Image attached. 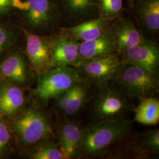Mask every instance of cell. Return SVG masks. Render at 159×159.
<instances>
[{"label": "cell", "instance_id": "cell-9", "mask_svg": "<svg viewBox=\"0 0 159 159\" xmlns=\"http://www.w3.org/2000/svg\"><path fill=\"white\" fill-rule=\"evenodd\" d=\"M31 79V67L20 50L16 48L0 61V79L20 87L29 84Z\"/></svg>", "mask_w": 159, "mask_h": 159}, {"label": "cell", "instance_id": "cell-7", "mask_svg": "<svg viewBox=\"0 0 159 159\" xmlns=\"http://www.w3.org/2000/svg\"><path fill=\"white\" fill-rule=\"evenodd\" d=\"M120 65L119 57L110 54L84 60L77 69L83 82L100 88L112 81Z\"/></svg>", "mask_w": 159, "mask_h": 159}, {"label": "cell", "instance_id": "cell-4", "mask_svg": "<svg viewBox=\"0 0 159 159\" xmlns=\"http://www.w3.org/2000/svg\"><path fill=\"white\" fill-rule=\"evenodd\" d=\"M111 81L129 98L140 100L159 93L158 73L130 64L121 63Z\"/></svg>", "mask_w": 159, "mask_h": 159}, {"label": "cell", "instance_id": "cell-14", "mask_svg": "<svg viewBox=\"0 0 159 159\" xmlns=\"http://www.w3.org/2000/svg\"><path fill=\"white\" fill-rule=\"evenodd\" d=\"M63 18L75 24L98 17V0H58Z\"/></svg>", "mask_w": 159, "mask_h": 159}, {"label": "cell", "instance_id": "cell-22", "mask_svg": "<svg viewBox=\"0 0 159 159\" xmlns=\"http://www.w3.org/2000/svg\"><path fill=\"white\" fill-rule=\"evenodd\" d=\"M32 147L29 155L30 159H67L59 145L50 139L43 140Z\"/></svg>", "mask_w": 159, "mask_h": 159}, {"label": "cell", "instance_id": "cell-28", "mask_svg": "<svg viewBox=\"0 0 159 159\" xmlns=\"http://www.w3.org/2000/svg\"><path fill=\"white\" fill-rule=\"evenodd\" d=\"M127 1H130V2H134V1H136V0H127Z\"/></svg>", "mask_w": 159, "mask_h": 159}, {"label": "cell", "instance_id": "cell-6", "mask_svg": "<svg viewBox=\"0 0 159 159\" xmlns=\"http://www.w3.org/2000/svg\"><path fill=\"white\" fill-rule=\"evenodd\" d=\"M83 81L77 68L57 66L49 69L39 77L35 95L43 103H47L54 97Z\"/></svg>", "mask_w": 159, "mask_h": 159}, {"label": "cell", "instance_id": "cell-5", "mask_svg": "<svg viewBox=\"0 0 159 159\" xmlns=\"http://www.w3.org/2000/svg\"><path fill=\"white\" fill-rule=\"evenodd\" d=\"M91 111L96 121L125 119L131 108L129 98L115 84L98 88Z\"/></svg>", "mask_w": 159, "mask_h": 159}, {"label": "cell", "instance_id": "cell-27", "mask_svg": "<svg viewBox=\"0 0 159 159\" xmlns=\"http://www.w3.org/2000/svg\"><path fill=\"white\" fill-rule=\"evenodd\" d=\"M12 4L13 0H0V18L11 14Z\"/></svg>", "mask_w": 159, "mask_h": 159}, {"label": "cell", "instance_id": "cell-20", "mask_svg": "<svg viewBox=\"0 0 159 159\" xmlns=\"http://www.w3.org/2000/svg\"><path fill=\"white\" fill-rule=\"evenodd\" d=\"M134 120L144 125H156L159 121V99L154 97L140 99L134 108Z\"/></svg>", "mask_w": 159, "mask_h": 159}, {"label": "cell", "instance_id": "cell-16", "mask_svg": "<svg viewBox=\"0 0 159 159\" xmlns=\"http://www.w3.org/2000/svg\"><path fill=\"white\" fill-rule=\"evenodd\" d=\"M83 129L79 124L69 120H63L57 131L58 145L67 159L77 158Z\"/></svg>", "mask_w": 159, "mask_h": 159}, {"label": "cell", "instance_id": "cell-18", "mask_svg": "<svg viewBox=\"0 0 159 159\" xmlns=\"http://www.w3.org/2000/svg\"><path fill=\"white\" fill-rule=\"evenodd\" d=\"M145 39L129 18H123L115 27V41L118 53L121 54L125 50L140 43Z\"/></svg>", "mask_w": 159, "mask_h": 159}, {"label": "cell", "instance_id": "cell-25", "mask_svg": "<svg viewBox=\"0 0 159 159\" xmlns=\"http://www.w3.org/2000/svg\"><path fill=\"white\" fill-rule=\"evenodd\" d=\"M11 131L4 118L0 116V157L10 150L11 142Z\"/></svg>", "mask_w": 159, "mask_h": 159}, {"label": "cell", "instance_id": "cell-8", "mask_svg": "<svg viewBox=\"0 0 159 159\" xmlns=\"http://www.w3.org/2000/svg\"><path fill=\"white\" fill-rule=\"evenodd\" d=\"M25 40V56L39 77L51 68V37L31 33L23 27Z\"/></svg>", "mask_w": 159, "mask_h": 159}, {"label": "cell", "instance_id": "cell-10", "mask_svg": "<svg viewBox=\"0 0 159 159\" xmlns=\"http://www.w3.org/2000/svg\"><path fill=\"white\" fill-rule=\"evenodd\" d=\"M79 44L61 31L51 37V68L57 66L79 68L84 61L80 54Z\"/></svg>", "mask_w": 159, "mask_h": 159}, {"label": "cell", "instance_id": "cell-15", "mask_svg": "<svg viewBox=\"0 0 159 159\" xmlns=\"http://www.w3.org/2000/svg\"><path fill=\"white\" fill-rule=\"evenodd\" d=\"M79 51L83 61L93 57L116 54L115 27H110L94 39L80 43Z\"/></svg>", "mask_w": 159, "mask_h": 159}, {"label": "cell", "instance_id": "cell-3", "mask_svg": "<svg viewBox=\"0 0 159 159\" xmlns=\"http://www.w3.org/2000/svg\"><path fill=\"white\" fill-rule=\"evenodd\" d=\"M13 118L12 131L18 143L23 146L32 147L43 140L54 136L50 120L38 106L24 107Z\"/></svg>", "mask_w": 159, "mask_h": 159}, {"label": "cell", "instance_id": "cell-24", "mask_svg": "<svg viewBox=\"0 0 159 159\" xmlns=\"http://www.w3.org/2000/svg\"><path fill=\"white\" fill-rule=\"evenodd\" d=\"M123 7V0H98V16L112 21L121 16Z\"/></svg>", "mask_w": 159, "mask_h": 159}, {"label": "cell", "instance_id": "cell-12", "mask_svg": "<svg viewBox=\"0 0 159 159\" xmlns=\"http://www.w3.org/2000/svg\"><path fill=\"white\" fill-rule=\"evenodd\" d=\"M133 3L142 34L146 39L153 41L159 34V0H136Z\"/></svg>", "mask_w": 159, "mask_h": 159}, {"label": "cell", "instance_id": "cell-26", "mask_svg": "<svg viewBox=\"0 0 159 159\" xmlns=\"http://www.w3.org/2000/svg\"><path fill=\"white\" fill-rule=\"evenodd\" d=\"M73 87L66 91H63V93H60L52 99L54 100V107L59 113H63L67 107L71 96Z\"/></svg>", "mask_w": 159, "mask_h": 159}, {"label": "cell", "instance_id": "cell-11", "mask_svg": "<svg viewBox=\"0 0 159 159\" xmlns=\"http://www.w3.org/2000/svg\"><path fill=\"white\" fill-rule=\"evenodd\" d=\"M120 62L133 64L154 73H158L159 46L155 41L146 39L140 43L123 51Z\"/></svg>", "mask_w": 159, "mask_h": 159}, {"label": "cell", "instance_id": "cell-17", "mask_svg": "<svg viewBox=\"0 0 159 159\" xmlns=\"http://www.w3.org/2000/svg\"><path fill=\"white\" fill-rule=\"evenodd\" d=\"M111 21L100 17L86 20L68 28H62L61 31L77 42L81 43L94 39L110 27Z\"/></svg>", "mask_w": 159, "mask_h": 159}, {"label": "cell", "instance_id": "cell-21", "mask_svg": "<svg viewBox=\"0 0 159 159\" xmlns=\"http://www.w3.org/2000/svg\"><path fill=\"white\" fill-rule=\"evenodd\" d=\"M23 34L22 29L11 23L0 21V61L17 48Z\"/></svg>", "mask_w": 159, "mask_h": 159}, {"label": "cell", "instance_id": "cell-2", "mask_svg": "<svg viewBox=\"0 0 159 159\" xmlns=\"http://www.w3.org/2000/svg\"><path fill=\"white\" fill-rule=\"evenodd\" d=\"M13 11L21 27L35 34H46L63 20L58 0H13Z\"/></svg>", "mask_w": 159, "mask_h": 159}, {"label": "cell", "instance_id": "cell-13", "mask_svg": "<svg viewBox=\"0 0 159 159\" xmlns=\"http://www.w3.org/2000/svg\"><path fill=\"white\" fill-rule=\"evenodd\" d=\"M25 97L22 87L1 80L0 81V116H16L25 107Z\"/></svg>", "mask_w": 159, "mask_h": 159}, {"label": "cell", "instance_id": "cell-19", "mask_svg": "<svg viewBox=\"0 0 159 159\" xmlns=\"http://www.w3.org/2000/svg\"><path fill=\"white\" fill-rule=\"evenodd\" d=\"M130 147L131 153L137 158H148L159 153V129L148 131L137 135L131 143Z\"/></svg>", "mask_w": 159, "mask_h": 159}, {"label": "cell", "instance_id": "cell-1", "mask_svg": "<svg viewBox=\"0 0 159 159\" xmlns=\"http://www.w3.org/2000/svg\"><path fill=\"white\" fill-rule=\"evenodd\" d=\"M132 122L120 119L96 121L83 129L77 158L91 159L100 156L116 143L129 136Z\"/></svg>", "mask_w": 159, "mask_h": 159}, {"label": "cell", "instance_id": "cell-23", "mask_svg": "<svg viewBox=\"0 0 159 159\" xmlns=\"http://www.w3.org/2000/svg\"><path fill=\"white\" fill-rule=\"evenodd\" d=\"M89 86V84L83 81L79 82L73 85L71 96L63 114L66 116H73L79 112L87 99Z\"/></svg>", "mask_w": 159, "mask_h": 159}]
</instances>
